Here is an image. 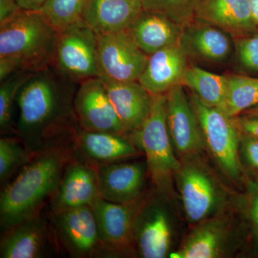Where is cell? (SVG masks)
<instances>
[{
	"mask_svg": "<svg viewBox=\"0 0 258 258\" xmlns=\"http://www.w3.org/2000/svg\"><path fill=\"white\" fill-rule=\"evenodd\" d=\"M78 85L48 66L34 73L20 89L15 132L32 154L79 126L74 108Z\"/></svg>",
	"mask_w": 258,
	"mask_h": 258,
	"instance_id": "1",
	"label": "cell"
},
{
	"mask_svg": "<svg viewBox=\"0 0 258 258\" xmlns=\"http://www.w3.org/2000/svg\"><path fill=\"white\" fill-rule=\"evenodd\" d=\"M72 134L32 154L18 175L2 190V230L40 215L46 201L55 196L66 166L76 155Z\"/></svg>",
	"mask_w": 258,
	"mask_h": 258,
	"instance_id": "2",
	"label": "cell"
},
{
	"mask_svg": "<svg viewBox=\"0 0 258 258\" xmlns=\"http://www.w3.org/2000/svg\"><path fill=\"white\" fill-rule=\"evenodd\" d=\"M58 31L40 11L20 10L0 23V81L50 66Z\"/></svg>",
	"mask_w": 258,
	"mask_h": 258,
	"instance_id": "3",
	"label": "cell"
},
{
	"mask_svg": "<svg viewBox=\"0 0 258 258\" xmlns=\"http://www.w3.org/2000/svg\"><path fill=\"white\" fill-rule=\"evenodd\" d=\"M128 139L145 154L147 172L157 192L163 198H171L181 161L174 154L168 130L166 93L152 95L150 114Z\"/></svg>",
	"mask_w": 258,
	"mask_h": 258,
	"instance_id": "4",
	"label": "cell"
},
{
	"mask_svg": "<svg viewBox=\"0 0 258 258\" xmlns=\"http://www.w3.org/2000/svg\"><path fill=\"white\" fill-rule=\"evenodd\" d=\"M199 158L181 159L175 176L185 215L191 223H200L219 213L226 198L222 185Z\"/></svg>",
	"mask_w": 258,
	"mask_h": 258,
	"instance_id": "5",
	"label": "cell"
},
{
	"mask_svg": "<svg viewBox=\"0 0 258 258\" xmlns=\"http://www.w3.org/2000/svg\"><path fill=\"white\" fill-rule=\"evenodd\" d=\"M189 98L198 115L205 147L224 174L232 181H237L242 174L240 134L233 118L220 108L205 104L192 93Z\"/></svg>",
	"mask_w": 258,
	"mask_h": 258,
	"instance_id": "6",
	"label": "cell"
},
{
	"mask_svg": "<svg viewBox=\"0 0 258 258\" xmlns=\"http://www.w3.org/2000/svg\"><path fill=\"white\" fill-rule=\"evenodd\" d=\"M98 37L84 20L58 31L50 67L78 84L100 77Z\"/></svg>",
	"mask_w": 258,
	"mask_h": 258,
	"instance_id": "7",
	"label": "cell"
},
{
	"mask_svg": "<svg viewBox=\"0 0 258 258\" xmlns=\"http://www.w3.org/2000/svg\"><path fill=\"white\" fill-rule=\"evenodd\" d=\"M152 194L146 192L128 203H113L100 198L91 208L96 216L103 255L132 257L137 253L134 225Z\"/></svg>",
	"mask_w": 258,
	"mask_h": 258,
	"instance_id": "8",
	"label": "cell"
},
{
	"mask_svg": "<svg viewBox=\"0 0 258 258\" xmlns=\"http://www.w3.org/2000/svg\"><path fill=\"white\" fill-rule=\"evenodd\" d=\"M51 220L59 242L71 257L103 255L98 224L91 207L52 209Z\"/></svg>",
	"mask_w": 258,
	"mask_h": 258,
	"instance_id": "9",
	"label": "cell"
},
{
	"mask_svg": "<svg viewBox=\"0 0 258 258\" xmlns=\"http://www.w3.org/2000/svg\"><path fill=\"white\" fill-rule=\"evenodd\" d=\"M149 58L127 30L98 35L100 77L121 82L138 81Z\"/></svg>",
	"mask_w": 258,
	"mask_h": 258,
	"instance_id": "10",
	"label": "cell"
},
{
	"mask_svg": "<svg viewBox=\"0 0 258 258\" xmlns=\"http://www.w3.org/2000/svg\"><path fill=\"white\" fill-rule=\"evenodd\" d=\"M74 108L81 128L127 137L101 78H93L79 83Z\"/></svg>",
	"mask_w": 258,
	"mask_h": 258,
	"instance_id": "11",
	"label": "cell"
},
{
	"mask_svg": "<svg viewBox=\"0 0 258 258\" xmlns=\"http://www.w3.org/2000/svg\"><path fill=\"white\" fill-rule=\"evenodd\" d=\"M166 94V122L173 147L181 159L198 156L205 147L198 115L182 85Z\"/></svg>",
	"mask_w": 258,
	"mask_h": 258,
	"instance_id": "12",
	"label": "cell"
},
{
	"mask_svg": "<svg viewBox=\"0 0 258 258\" xmlns=\"http://www.w3.org/2000/svg\"><path fill=\"white\" fill-rule=\"evenodd\" d=\"M153 198L151 196L136 220V249L140 257L164 258L170 251L172 227L165 209Z\"/></svg>",
	"mask_w": 258,
	"mask_h": 258,
	"instance_id": "13",
	"label": "cell"
},
{
	"mask_svg": "<svg viewBox=\"0 0 258 258\" xmlns=\"http://www.w3.org/2000/svg\"><path fill=\"white\" fill-rule=\"evenodd\" d=\"M179 42L188 57L210 63H225L235 50L230 34L196 18L182 28Z\"/></svg>",
	"mask_w": 258,
	"mask_h": 258,
	"instance_id": "14",
	"label": "cell"
},
{
	"mask_svg": "<svg viewBox=\"0 0 258 258\" xmlns=\"http://www.w3.org/2000/svg\"><path fill=\"white\" fill-rule=\"evenodd\" d=\"M75 154L93 166L127 160L139 154L137 146L125 136L90 132L78 126L72 134Z\"/></svg>",
	"mask_w": 258,
	"mask_h": 258,
	"instance_id": "15",
	"label": "cell"
},
{
	"mask_svg": "<svg viewBox=\"0 0 258 258\" xmlns=\"http://www.w3.org/2000/svg\"><path fill=\"white\" fill-rule=\"evenodd\" d=\"M103 200L128 203L143 195L147 166L143 163L116 162L93 166Z\"/></svg>",
	"mask_w": 258,
	"mask_h": 258,
	"instance_id": "16",
	"label": "cell"
},
{
	"mask_svg": "<svg viewBox=\"0 0 258 258\" xmlns=\"http://www.w3.org/2000/svg\"><path fill=\"white\" fill-rule=\"evenodd\" d=\"M101 198L94 166L75 155L64 169L52 209L91 207Z\"/></svg>",
	"mask_w": 258,
	"mask_h": 258,
	"instance_id": "17",
	"label": "cell"
},
{
	"mask_svg": "<svg viewBox=\"0 0 258 258\" xmlns=\"http://www.w3.org/2000/svg\"><path fill=\"white\" fill-rule=\"evenodd\" d=\"M100 78L128 138L141 128L150 114L152 95L139 81L121 82Z\"/></svg>",
	"mask_w": 258,
	"mask_h": 258,
	"instance_id": "18",
	"label": "cell"
},
{
	"mask_svg": "<svg viewBox=\"0 0 258 258\" xmlns=\"http://www.w3.org/2000/svg\"><path fill=\"white\" fill-rule=\"evenodd\" d=\"M230 220L221 212L200 222L172 258H217L227 255L230 250Z\"/></svg>",
	"mask_w": 258,
	"mask_h": 258,
	"instance_id": "19",
	"label": "cell"
},
{
	"mask_svg": "<svg viewBox=\"0 0 258 258\" xmlns=\"http://www.w3.org/2000/svg\"><path fill=\"white\" fill-rule=\"evenodd\" d=\"M188 56L179 42L149 56L139 82L152 95L164 94L181 85L188 66Z\"/></svg>",
	"mask_w": 258,
	"mask_h": 258,
	"instance_id": "20",
	"label": "cell"
},
{
	"mask_svg": "<svg viewBox=\"0 0 258 258\" xmlns=\"http://www.w3.org/2000/svg\"><path fill=\"white\" fill-rule=\"evenodd\" d=\"M48 244L49 232L46 222L39 215L3 231L0 257H43Z\"/></svg>",
	"mask_w": 258,
	"mask_h": 258,
	"instance_id": "21",
	"label": "cell"
},
{
	"mask_svg": "<svg viewBox=\"0 0 258 258\" xmlns=\"http://www.w3.org/2000/svg\"><path fill=\"white\" fill-rule=\"evenodd\" d=\"M195 18L215 25L234 39L258 32L249 0H202Z\"/></svg>",
	"mask_w": 258,
	"mask_h": 258,
	"instance_id": "22",
	"label": "cell"
},
{
	"mask_svg": "<svg viewBox=\"0 0 258 258\" xmlns=\"http://www.w3.org/2000/svg\"><path fill=\"white\" fill-rule=\"evenodd\" d=\"M142 11V0H90L84 21L98 35L125 31Z\"/></svg>",
	"mask_w": 258,
	"mask_h": 258,
	"instance_id": "23",
	"label": "cell"
},
{
	"mask_svg": "<svg viewBox=\"0 0 258 258\" xmlns=\"http://www.w3.org/2000/svg\"><path fill=\"white\" fill-rule=\"evenodd\" d=\"M127 31L139 48L150 56L179 42L182 28L165 15L143 10Z\"/></svg>",
	"mask_w": 258,
	"mask_h": 258,
	"instance_id": "24",
	"label": "cell"
},
{
	"mask_svg": "<svg viewBox=\"0 0 258 258\" xmlns=\"http://www.w3.org/2000/svg\"><path fill=\"white\" fill-rule=\"evenodd\" d=\"M181 85L189 88L205 104L223 110L227 99V76L213 74L198 66H189Z\"/></svg>",
	"mask_w": 258,
	"mask_h": 258,
	"instance_id": "25",
	"label": "cell"
},
{
	"mask_svg": "<svg viewBox=\"0 0 258 258\" xmlns=\"http://www.w3.org/2000/svg\"><path fill=\"white\" fill-rule=\"evenodd\" d=\"M227 76V93L222 111L233 118L258 105V78L231 75Z\"/></svg>",
	"mask_w": 258,
	"mask_h": 258,
	"instance_id": "26",
	"label": "cell"
},
{
	"mask_svg": "<svg viewBox=\"0 0 258 258\" xmlns=\"http://www.w3.org/2000/svg\"><path fill=\"white\" fill-rule=\"evenodd\" d=\"M90 0H47L41 10L51 25L57 30L84 20Z\"/></svg>",
	"mask_w": 258,
	"mask_h": 258,
	"instance_id": "27",
	"label": "cell"
},
{
	"mask_svg": "<svg viewBox=\"0 0 258 258\" xmlns=\"http://www.w3.org/2000/svg\"><path fill=\"white\" fill-rule=\"evenodd\" d=\"M35 72L18 71L0 81V130L2 134L13 130L14 103L23 85Z\"/></svg>",
	"mask_w": 258,
	"mask_h": 258,
	"instance_id": "28",
	"label": "cell"
},
{
	"mask_svg": "<svg viewBox=\"0 0 258 258\" xmlns=\"http://www.w3.org/2000/svg\"><path fill=\"white\" fill-rule=\"evenodd\" d=\"M202 0H142L143 10L165 15L181 28L192 22Z\"/></svg>",
	"mask_w": 258,
	"mask_h": 258,
	"instance_id": "29",
	"label": "cell"
},
{
	"mask_svg": "<svg viewBox=\"0 0 258 258\" xmlns=\"http://www.w3.org/2000/svg\"><path fill=\"white\" fill-rule=\"evenodd\" d=\"M29 152L20 139L3 137L0 139V181L5 182L31 159Z\"/></svg>",
	"mask_w": 258,
	"mask_h": 258,
	"instance_id": "30",
	"label": "cell"
},
{
	"mask_svg": "<svg viewBox=\"0 0 258 258\" xmlns=\"http://www.w3.org/2000/svg\"><path fill=\"white\" fill-rule=\"evenodd\" d=\"M237 64L245 74L258 75V32L234 39Z\"/></svg>",
	"mask_w": 258,
	"mask_h": 258,
	"instance_id": "31",
	"label": "cell"
},
{
	"mask_svg": "<svg viewBox=\"0 0 258 258\" xmlns=\"http://www.w3.org/2000/svg\"><path fill=\"white\" fill-rule=\"evenodd\" d=\"M240 157L242 166L244 164L249 170L258 173L257 139L240 134Z\"/></svg>",
	"mask_w": 258,
	"mask_h": 258,
	"instance_id": "32",
	"label": "cell"
},
{
	"mask_svg": "<svg viewBox=\"0 0 258 258\" xmlns=\"http://www.w3.org/2000/svg\"><path fill=\"white\" fill-rule=\"evenodd\" d=\"M244 198L247 218L254 235L258 239V178L249 181Z\"/></svg>",
	"mask_w": 258,
	"mask_h": 258,
	"instance_id": "33",
	"label": "cell"
},
{
	"mask_svg": "<svg viewBox=\"0 0 258 258\" xmlns=\"http://www.w3.org/2000/svg\"><path fill=\"white\" fill-rule=\"evenodd\" d=\"M233 119L240 134L258 140V115L242 113L233 117Z\"/></svg>",
	"mask_w": 258,
	"mask_h": 258,
	"instance_id": "34",
	"label": "cell"
},
{
	"mask_svg": "<svg viewBox=\"0 0 258 258\" xmlns=\"http://www.w3.org/2000/svg\"><path fill=\"white\" fill-rule=\"evenodd\" d=\"M20 10L15 0H0V23L17 14Z\"/></svg>",
	"mask_w": 258,
	"mask_h": 258,
	"instance_id": "35",
	"label": "cell"
},
{
	"mask_svg": "<svg viewBox=\"0 0 258 258\" xmlns=\"http://www.w3.org/2000/svg\"><path fill=\"white\" fill-rule=\"evenodd\" d=\"M20 9L26 11H41L47 0H15Z\"/></svg>",
	"mask_w": 258,
	"mask_h": 258,
	"instance_id": "36",
	"label": "cell"
},
{
	"mask_svg": "<svg viewBox=\"0 0 258 258\" xmlns=\"http://www.w3.org/2000/svg\"><path fill=\"white\" fill-rule=\"evenodd\" d=\"M249 3L252 18L258 29V0H249Z\"/></svg>",
	"mask_w": 258,
	"mask_h": 258,
	"instance_id": "37",
	"label": "cell"
},
{
	"mask_svg": "<svg viewBox=\"0 0 258 258\" xmlns=\"http://www.w3.org/2000/svg\"><path fill=\"white\" fill-rule=\"evenodd\" d=\"M242 113H245V114L258 115V105H257V106L252 107V108H249V109L247 110V111L243 112Z\"/></svg>",
	"mask_w": 258,
	"mask_h": 258,
	"instance_id": "38",
	"label": "cell"
}]
</instances>
